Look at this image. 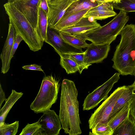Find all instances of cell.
Here are the masks:
<instances>
[{
  "label": "cell",
  "mask_w": 135,
  "mask_h": 135,
  "mask_svg": "<svg viewBox=\"0 0 135 135\" xmlns=\"http://www.w3.org/2000/svg\"><path fill=\"white\" fill-rule=\"evenodd\" d=\"M78 91L73 81L63 80L61 84L59 116L62 129L69 135L82 133L79 113Z\"/></svg>",
  "instance_id": "cell-1"
},
{
  "label": "cell",
  "mask_w": 135,
  "mask_h": 135,
  "mask_svg": "<svg viewBox=\"0 0 135 135\" xmlns=\"http://www.w3.org/2000/svg\"><path fill=\"white\" fill-rule=\"evenodd\" d=\"M119 35L120 41L112 59V68L121 75L135 76V25L125 26Z\"/></svg>",
  "instance_id": "cell-2"
},
{
  "label": "cell",
  "mask_w": 135,
  "mask_h": 135,
  "mask_svg": "<svg viewBox=\"0 0 135 135\" xmlns=\"http://www.w3.org/2000/svg\"><path fill=\"white\" fill-rule=\"evenodd\" d=\"M3 6L10 23L13 25L16 32L22 37L30 49L34 52L41 50L43 45L36 30L13 2H7Z\"/></svg>",
  "instance_id": "cell-3"
},
{
  "label": "cell",
  "mask_w": 135,
  "mask_h": 135,
  "mask_svg": "<svg viewBox=\"0 0 135 135\" xmlns=\"http://www.w3.org/2000/svg\"><path fill=\"white\" fill-rule=\"evenodd\" d=\"M129 20L127 12L122 10L106 25L83 33L86 40L92 43L109 44L115 40Z\"/></svg>",
  "instance_id": "cell-4"
},
{
  "label": "cell",
  "mask_w": 135,
  "mask_h": 135,
  "mask_svg": "<svg viewBox=\"0 0 135 135\" xmlns=\"http://www.w3.org/2000/svg\"><path fill=\"white\" fill-rule=\"evenodd\" d=\"M60 86L59 81L52 75L44 76L39 91L30 105L31 109L36 113L50 109L56 102Z\"/></svg>",
  "instance_id": "cell-5"
},
{
  "label": "cell",
  "mask_w": 135,
  "mask_h": 135,
  "mask_svg": "<svg viewBox=\"0 0 135 135\" xmlns=\"http://www.w3.org/2000/svg\"><path fill=\"white\" fill-rule=\"evenodd\" d=\"M127 86L124 85L118 88L95 110L88 120L90 129L98 123L108 124L117 100Z\"/></svg>",
  "instance_id": "cell-6"
},
{
  "label": "cell",
  "mask_w": 135,
  "mask_h": 135,
  "mask_svg": "<svg viewBox=\"0 0 135 135\" xmlns=\"http://www.w3.org/2000/svg\"><path fill=\"white\" fill-rule=\"evenodd\" d=\"M119 73H115L101 85L89 94L85 98L83 105V110H88L97 106L102 100L108 97V94L114 84L120 78Z\"/></svg>",
  "instance_id": "cell-7"
},
{
  "label": "cell",
  "mask_w": 135,
  "mask_h": 135,
  "mask_svg": "<svg viewBox=\"0 0 135 135\" xmlns=\"http://www.w3.org/2000/svg\"><path fill=\"white\" fill-rule=\"evenodd\" d=\"M45 42L52 46L60 57L65 54L84 52L82 49L75 48L66 43L62 38L58 32L48 27L47 40Z\"/></svg>",
  "instance_id": "cell-8"
},
{
  "label": "cell",
  "mask_w": 135,
  "mask_h": 135,
  "mask_svg": "<svg viewBox=\"0 0 135 135\" xmlns=\"http://www.w3.org/2000/svg\"><path fill=\"white\" fill-rule=\"evenodd\" d=\"M38 121L41 125L44 135H58L62 129L59 115L54 110L49 109L44 113Z\"/></svg>",
  "instance_id": "cell-9"
},
{
  "label": "cell",
  "mask_w": 135,
  "mask_h": 135,
  "mask_svg": "<svg viewBox=\"0 0 135 135\" xmlns=\"http://www.w3.org/2000/svg\"><path fill=\"white\" fill-rule=\"evenodd\" d=\"M78 0H54L48 2L49 12L47 15L48 27L52 28L62 18L66 10Z\"/></svg>",
  "instance_id": "cell-10"
},
{
  "label": "cell",
  "mask_w": 135,
  "mask_h": 135,
  "mask_svg": "<svg viewBox=\"0 0 135 135\" xmlns=\"http://www.w3.org/2000/svg\"><path fill=\"white\" fill-rule=\"evenodd\" d=\"M40 0H15L17 8L25 16L35 29L37 23Z\"/></svg>",
  "instance_id": "cell-11"
},
{
  "label": "cell",
  "mask_w": 135,
  "mask_h": 135,
  "mask_svg": "<svg viewBox=\"0 0 135 135\" xmlns=\"http://www.w3.org/2000/svg\"><path fill=\"white\" fill-rule=\"evenodd\" d=\"M16 34L13 25L9 23L7 37L0 56L2 61L1 72L3 74L7 73L10 68L13 46Z\"/></svg>",
  "instance_id": "cell-12"
},
{
  "label": "cell",
  "mask_w": 135,
  "mask_h": 135,
  "mask_svg": "<svg viewBox=\"0 0 135 135\" xmlns=\"http://www.w3.org/2000/svg\"><path fill=\"white\" fill-rule=\"evenodd\" d=\"M110 49V45L109 44H98L92 42L89 44L84 51L85 62L91 64L102 62L107 57Z\"/></svg>",
  "instance_id": "cell-13"
},
{
  "label": "cell",
  "mask_w": 135,
  "mask_h": 135,
  "mask_svg": "<svg viewBox=\"0 0 135 135\" xmlns=\"http://www.w3.org/2000/svg\"><path fill=\"white\" fill-rule=\"evenodd\" d=\"M101 26L97 22V20L93 18L83 17L76 23L58 32L75 35L84 33L97 28Z\"/></svg>",
  "instance_id": "cell-14"
},
{
  "label": "cell",
  "mask_w": 135,
  "mask_h": 135,
  "mask_svg": "<svg viewBox=\"0 0 135 135\" xmlns=\"http://www.w3.org/2000/svg\"><path fill=\"white\" fill-rule=\"evenodd\" d=\"M135 99V82H134L131 85L127 86L118 99L112 111L109 120L127 103Z\"/></svg>",
  "instance_id": "cell-15"
},
{
  "label": "cell",
  "mask_w": 135,
  "mask_h": 135,
  "mask_svg": "<svg viewBox=\"0 0 135 135\" xmlns=\"http://www.w3.org/2000/svg\"><path fill=\"white\" fill-rule=\"evenodd\" d=\"M84 9L61 19L52 28L58 32L71 26L79 21L90 9Z\"/></svg>",
  "instance_id": "cell-16"
},
{
  "label": "cell",
  "mask_w": 135,
  "mask_h": 135,
  "mask_svg": "<svg viewBox=\"0 0 135 135\" xmlns=\"http://www.w3.org/2000/svg\"><path fill=\"white\" fill-rule=\"evenodd\" d=\"M64 40L67 43L75 48L82 49L87 47L89 44L83 33L71 35L62 32H59Z\"/></svg>",
  "instance_id": "cell-17"
},
{
  "label": "cell",
  "mask_w": 135,
  "mask_h": 135,
  "mask_svg": "<svg viewBox=\"0 0 135 135\" xmlns=\"http://www.w3.org/2000/svg\"><path fill=\"white\" fill-rule=\"evenodd\" d=\"M48 27L47 15L40 7L37 25L36 30L42 45L44 42L47 40Z\"/></svg>",
  "instance_id": "cell-18"
},
{
  "label": "cell",
  "mask_w": 135,
  "mask_h": 135,
  "mask_svg": "<svg viewBox=\"0 0 135 135\" xmlns=\"http://www.w3.org/2000/svg\"><path fill=\"white\" fill-rule=\"evenodd\" d=\"M23 94L22 92H18L12 90L8 97L5 100V103L0 110V123L4 122L7 115L15 103Z\"/></svg>",
  "instance_id": "cell-19"
},
{
  "label": "cell",
  "mask_w": 135,
  "mask_h": 135,
  "mask_svg": "<svg viewBox=\"0 0 135 135\" xmlns=\"http://www.w3.org/2000/svg\"><path fill=\"white\" fill-rule=\"evenodd\" d=\"M97 5V2L93 3L91 0H77L72 3L69 7L61 18L83 10L93 8Z\"/></svg>",
  "instance_id": "cell-20"
},
{
  "label": "cell",
  "mask_w": 135,
  "mask_h": 135,
  "mask_svg": "<svg viewBox=\"0 0 135 135\" xmlns=\"http://www.w3.org/2000/svg\"><path fill=\"white\" fill-rule=\"evenodd\" d=\"M113 135H135V123L129 117L114 130Z\"/></svg>",
  "instance_id": "cell-21"
},
{
  "label": "cell",
  "mask_w": 135,
  "mask_h": 135,
  "mask_svg": "<svg viewBox=\"0 0 135 135\" xmlns=\"http://www.w3.org/2000/svg\"><path fill=\"white\" fill-rule=\"evenodd\" d=\"M132 101H131L127 103L109 121L108 124L113 131L118 125L129 117L130 105Z\"/></svg>",
  "instance_id": "cell-22"
},
{
  "label": "cell",
  "mask_w": 135,
  "mask_h": 135,
  "mask_svg": "<svg viewBox=\"0 0 135 135\" xmlns=\"http://www.w3.org/2000/svg\"><path fill=\"white\" fill-rule=\"evenodd\" d=\"M60 57V64L68 74L74 73L78 71V66L73 59L64 55Z\"/></svg>",
  "instance_id": "cell-23"
},
{
  "label": "cell",
  "mask_w": 135,
  "mask_h": 135,
  "mask_svg": "<svg viewBox=\"0 0 135 135\" xmlns=\"http://www.w3.org/2000/svg\"><path fill=\"white\" fill-rule=\"evenodd\" d=\"M84 52L82 53H75L65 54L63 55L67 56L74 60L78 65L79 73L81 74L84 69H88L91 64L85 63L84 61Z\"/></svg>",
  "instance_id": "cell-24"
},
{
  "label": "cell",
  "mask_w": 135,
  "mask_h": 135,
  "mask_svg": "<svg viewBox=\"0 0 135 135\" xmlns=\"http://www.w3.org/2000/svg\"><path fill=\"white\" fill-rule=\"evenodd\" d=\"M41 128V125L38 121L32 124L28 123L20 135H44Z\"/></svg>",
  "instance_id": "cell-25"
},
{
  "label": "cell",
  "mask_w": 135,
  "mask_h": 135,
  "mask_svg": "<svg viewBox=\"0 0 135 135\" xmlns=\"http://www.w3.org/2000/svg\"><path fill=\"white\" fill-rule=\"evenodd\" d=\"M114 11H91L90 10L83 16L85 17H91L96 20H102L117 15Z\"/></svg>",
  "instance_id": "cell-26"
},
{
  "label": "cell",
  "mask_w": 135,
  "mask_h": 135,
  "mask_svg": "<svg viewBox=\"0 0 135 135\" xmlns=\"http://www.w3.org/2000/svg\"><path fill=\"white\" fill-rule=\"evenodd\" d=\"M19 127V121H16L11 124L5 122L0 123V135H15L17 133Z\"/></svg>",
  "instance_id": "cell-27"
},
{
  "label": "cell",
  "mask_w": 135,
  "mask_h": 135,
  "mask_svg": "<svg viewBox=\"0 0 135 135\" xmlns=\"http://www.w3.org/2000/svg\"><path fill=\"white\" fill-rule=\"evenodd\" d=\"M113 4L116 9L126 12H135V0H121L119 2Z\"/></svg>",
  "instance_id": "cell-28"
},
{
  "label": "cell",
  "mask_w": 135,
  "mask_h": 135,
  "mask_svg": "<svg viewBox=\"0 0 135 135\" xmlns=\"http://www.w3.org/2000/svg\"><path fill=\"white\" fill-rule=\"evenodd\" d=\"M92 130L91 134L113 135L114 131L108 124L98 123Z\"/></svg>",
  "instance_id": "cell-29"
},
{
  "label": "cell",
  "mask_w": 135,
  "mask_h": 135,
  "mask_svg": "<svg viewBox=\"0 0 135 135\" xmlns=\"http://www.w3.org/2000/svg\"><path fill=\"white\" fill-rule=\"evenodd\" d=\"M97 5L90 9L91 11H113L112 3L106 2L104 0H97Z\"/></svg>",
  "instance_id": "cell-30"
},
{
  "label": "cell",
  "mask_w": 135,
  "mask_h": 135,
  "mask_svg": "<svg viewBox=\"0 0 135 135\" xmlns=\"http://www.w3.org/2000/svg\"><path fill=\"white\" fill-rule=\"evenodd\" d=\"M23 40V39L22 37L18 33L16 32V36L13 47L12 55V58L20 43Z\"/></svg>",
  "instance_id": "cell-31"
},
{
  "label": "cell",
  "mask_w": 135,
  "mask_h": 135,
  "mask_svg": "<svg viewBox=\"0 0 135 135\" xmlns=\"http://www.w3.org/2000/svg\"><path fill=\"white\" fill-rule=\"evenodd\" d=\"M129 117L135 123V99L130 104Z\"/></svg>",
  "instance_id": "cell-32"
},
{
  "label": "cell",
  "mask_w": 135,
  "mask_h": 135,
  "mask_svg": "<svg viewBox=\"0 0 135 135\" xmlns=\"http://www.w3.org/2000/svg\"><path fill=\"white\" fill-rule=\"evenodd\" d=\"M22 68L25 70H37L44 72L41 66L36 64L25 65L22 67Z\"/></svg>",
  "instance_id": "cell-33"
},
{
  "label": "cell",
  "mask_w": 135,
  "mask_h": 135,
  "mask_svg": "<svg viewBox=\"0 0 135 135\" xmlns=\"http://www.w3.org/2000/svg\"><path fill=\"white\" fill-rule=\"evenodd\" d=\"M39 6L47 15L49 9L47 0H40Z\"/></svg>",
  "instance_id": "cell-34"
},
{
  "label": "cell",
  "mask_w": 135,
  "mask_h": 135,
  "mask_svg": "<svg viewBox=\"0 0 135 135\" xmlns=\"http://www.w3.org/2000/svg\"><path fill=\"white\" fill-rule=\"evenodd\" d=\"M0 108L4 101L6 99L5 93L1 86V84H0Z\"/></svg>",
  "instance_id": "cell-35"
},
{
  "label": "cell",
  "mask_w": 135,
  "mask_h": 135,
  "mask_svg": "<svg viewBox=\"0 0 135 135\" xmlns=\"http://www.w3.org/2000/svg\"><path fill=\"white\" fill-rule=\"evenodd\" d=\"M106 2H111L112 3H117L119 2L121 0H104Z\"/></svg>",
  "instance_id": "cell-36"
},
{
  "label": "cell",
  "mask_w": 135,
  "mask_h": 135,
  "mask_svg": "<svg viewBox=\"0 0 135 135\" xmlns=\"http://www.w3.org/2000/svg\"><path fill=\"white\" fill-rule=\"evenodd\" d=\"M15 0H8V2H13Z\"/></svg>",
  "instance_id": "cell-37"
},
{
  "label": "cell",
  "mask_w": 135,
  "mask_h": 135,
  "mask_svg": "<svg viewBox=\"0 0 135 135\" xmlns=\"http://www.w3.org/2000/svg\"><path fill=\"white\" fill-rule=\"evenodd\" d=\"M47 0L48 2H50L51 1H53L54 0Z\"/></svg>",
  "instance_id": "cell-38"
},
{
  "label": "cell",
  "mask_w": 135,
  "mask_h": 135,
  "mask_svg": "<svg viewBox=\"0 0 135 135\" xmlns=\"http://www.w3.org/2000/svg\"><path fill=\"white\" fill-rule=\"evenodd\" d=\"M134 82H135V81H134Z\"/></svg>",
  "instance_id": "cell-39"
}]
</instances>
